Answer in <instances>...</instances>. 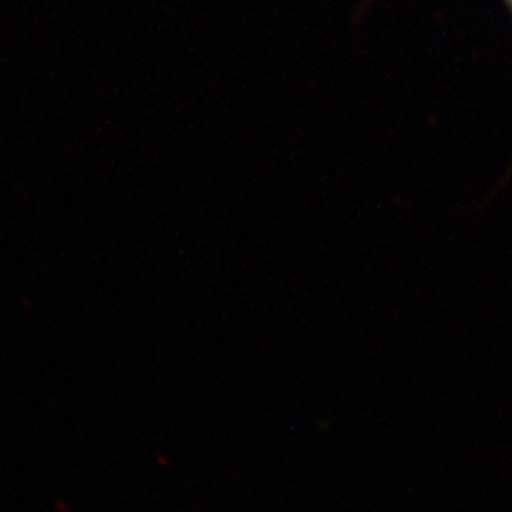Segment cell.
I'll return each instance as SVG.
<instances>
[{"label": "cell", "mask_w": 512, "mask_h": 512, "mask_svg": "<svg viewBox=\"0 0 512 512\" xmlns=\"http://www.w3.org/2000/svg\"><path fill=\"white\" fill-rule=\"evenodd\" d=\"M503 4H505V8H507V12H509V16L512 19V0H501Z\"/></svg>", "instance_id": "6da1fadb"}]
</instances>
